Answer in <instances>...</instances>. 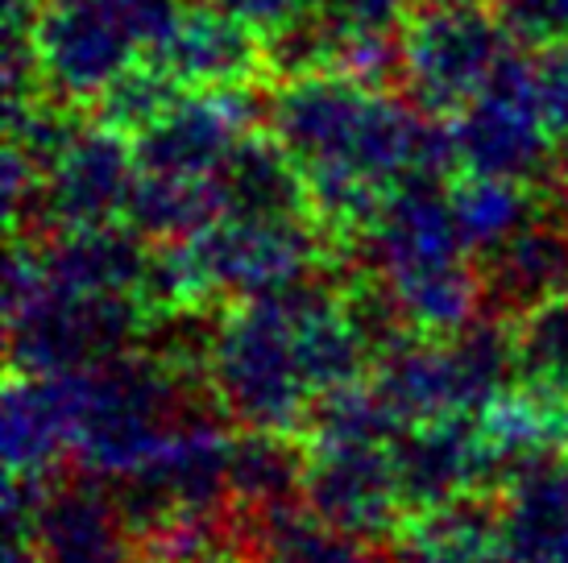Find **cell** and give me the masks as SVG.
I'll list each match as a JSON object with an SVG mask.
<instances>
[{
	"label": "cell",
	"instance_id": "cell-1",
	"mask_svg": "<svg viewBox=\"0 0 568 563\" xmlns=\"http://www.w3.org/2000/svg\"><path fill=\"white\" fill-rule=\"evenodd\" d=\"M262 112L307 178H357L390 191L403 178H444L457 166L453 129L440 116L345 71L286 75Z\"/></svg>",
	"mask_w": 568,
	"mask_h": 563
},
{
	"label": "cell",
	"instance_id": "cell-2",
	"mask_svg": "<svg viewBox=\"0 0 568 563\" xmlns=\"http://www.w3.org/2000/svg\"><path fill=\"white\" fill-rule=\"evenodd\" d=\"M4 328L13 373L67 377L133 352L154 328L142 295H75L42 274L38 249L17 240L4 269Z\"/></svg>",
	"mask_w": 568,
	"mask_h": 563
},
{
	"label": "cell",
	"instance_id": "cell-3",
	"mask_svg": "<svg viewBox=\"0 0 568 563\" xmlns=\"http://www.w3.org/2000/svg\"><path fill=\"white\" fill-rule=\"evenodd\" d=\"M71 390V460L95 481H125L145 469L191 414L183 365L162 352H125L83 373Z\"/></svg>",
	"mask_w": 568,
	"mask_h": 563
},
{
	"label": "cell",
	"instance_id": "cell-4",
	"mask_svg": "<svg viewBox=\"0 0 568 563\" xmlns=\"http://www.w3.org/2000/svg\"><path fill=\"white\" fill-rule=\"evenodd\" d=\"M204 381L216 398V410L237 431H307L316 393L303 381L295 352L291 286L245 298L212 324Z\"/></svg>",
	"mask_w": 568,
	"mask_h": 563
},
{
	"label": "cell",
	"instance_id": "cell-5",
	"mask_svg": "<svg viewBox=\"0 0 568 563\" xmlns=\"http://www.w3.org/2000/svg\"><path fill=\"white\" fill-rule=\"evenodd\" d=\"M374 390L398 419H477L515 386V340L498 315H477L453 336H403L374 360Z\"/></svg>",
	"mask_w": 568,
	"mask_h": 563
},
{
	"label": "cell",
	"instance_id": "cell-6",
	"mask_svg": "<svg viewBox=\"0 0 568 563\" xmlns=\"http://www.w3.org/2000/svg\"><path fill=\"white\" fill-rule=\"evenodd\" d=\"M515 50V33L489 4L427 0L398 33V83L419 112L453 121L486 92Z\"/></svg>",
	"mask_w": 568,
	"mask_h": 563
},
{
	"label": "cell",
	"instance_id": "cell-7",
	"mask_svg": "<svg viewBox=\"0 0 568 563\" xmlns=\"http://www.w3.org/2000/svg\"><path fill=\"white\" fill-rule=\"evenodd\" d=\"M453 150L457 166L469 174L510 178V183H544L556 174V133L544 121L536 92V59L523 47L498 66L486 92L469 100L453 116Z\"/></svg>",
	"mask_w": 568,
	"mask_h": 563
},
{
	"label": "cell",
	"instance_id": "cell-8",
	"mask_svg": "<svg viewBox=\"0 0 568 563\" xmlns=\"http://www.w3.org/2000/svg\"><path fill=\"white\" fill-rule=\"evenodd\" d=\"M229 419L191 410L162 443V452L125 481H112V498L133 526L138 543L154 534L174 514H229V464H233V431Z\"/></svg>",
	"mask_w": 568,
	"mask_h": 563
},
{
	"label": "cell",
	"instance_id": "cell-9",
	"mask_svg": "<svg viewBox=\"0 0 568 563\" xmlns=\"http://www.w3.org/2000/svg\"><path fill=\"white\" fill-rule=\"evenodd\" d=\"M33 54L42 92L59 104H100L116 79H125L145 50L112 0H50L33 13Z\"/></svg>",
	"mask_w": 568,
	"mask_h": 563
},
{
	"label": "cell",
	"instance_id": "cell-10",
	"mask_svg": "<svg viewBox=\"0 0 568 563\" xmlns=\"http://www.w3.org/2000/svg\"><path fill=\"white\" fill-rule=\"evenodd\" d=\"M142 174L133 137L109 121H80L63 150L42 162L38 224L47 233L121 224L133 183Z\"/></svg>",
	"mask_w": 568,
	"mask_h": 563
},
{
	"label": "cell",
	"instance_id": "cell-11",
	"mask_svg": "<svg viewBox=\"0 0 568 563\" xmlns=\"http://www.w3.org/2000/svg\"><path fill=\"white\" fill-rule=\"evenodd\" d=\"M250 88L233 92H200L183 88L171 104L133 133V150L145 174H171V178H212L224 166L245 133H253Z\"/></svg>",
	"mask_w": 568,
	"mask_h": 563
},
{
	"label": "cell",
	"instance_id": "cell-12",
	"mask_svg": "<svg viewBox=\"0 0 568 563\" xmlns=\"http://www.w3.org/2000/svg\"><path fill=\"white\" fill-rule=\"evenodd\" d=\"M303 505L365 543H395L407 522L390 448H307Z\"/></svg>",
	"mask_w": 568,
	"mask_h": 563
},
{
	"label": "cell",
	"instance_id": "cell-13",
	"mask_svg": "<svg viewBox=\"0 0 568 563\" xmlns=\"http://www.w3.org/2000/svg\"><path fill=\"white\" fill-rule=\"evenodd\" d=\"M390 455L407 518L440 510L469 493L498 489V469L477 419L415 422L395 439Z\"/></svg>",
	"mask_w": 568,
	"mask_h": 563
},
{
	"label": "cell",
	"instance_id": "cell-14",
	"mask_svg": "<svg viewBox=\"0 0 568 563\" xmlns=\"http://www.w3.org/2000/svg\"><path fill=\"white\" fill-rule=\"evenodd\" d=\"M42 563H142V543L95 477L54 481L30 526Z\"/></svg>",
	"mask_w": 568,
	"mask_h": 563
},
{
	"label": "cell",
	"instance_id": "cell-15",
	"mask_svg": "<svg viewBox=\"0 0 568 563\" xmlns=\"http://www.w3.org/2000/svg\"><path fill=\"white\" fill-rule=\"evenodd\" d=\"M150 63H159L179 88L233 92V88H253L262 79L270 66V42L266 33L200 0L187 4L174 38Z\"/></svg>",
	"mask_w": 568,
	"mask_h": 563
},
{
	"label": "cell",
	"instance_id": "cell-16",
	"mask_svg": "<svg viewBox=\"0 0 568 563\" xmlns=\"http://www.w3.org/2000/svg\"><path fill=\"white\" fill-rule=\"evenodd\" d=\"M38 249L42 274L75 295H142L154 269V245L121 224L50 233Z\"/></svg>",
	"mask_w": 568,
	"mask_h": 563
},
{
	"label": "cell",
	"instance_id": "cell-17",
	"mask_svg": "<svg viewBox=\"0 0 568 563\" xmlns=\"http://www.w3.org/2000/svg\"><path fill=\"white\" fill-rule=\"evenodd\" d=\"M486 315L519 319L531 307L568 290V224L536 216L510 233L503 245H494L477 257Z\"/></svg>",
	"mask_w": 568,
	"mask_h": 563
},
{
	"label": "cell",
	"instance_id": "cell-18",
	"mask_svg": "<svg viewBox=\"0 0 568 563\" xmlns=\"http://www.w3.org/2000/svg\"><path fill=\"white\" fill-rule=\"evenodd\" d=\"M506 563H568V455L510 477L498 493Z\"/></svg>",
	"mask_w": 568,
	"mask_h": 563
},
{
	"label": "cell",
	"instance_id": "cell-19",
	"mask_svg": "<svg viewBox=\"0 0 568 563\" xmlns=\"http://www.w3.org/2000/svg\"><path fill=\"white\" fill-rule=\"evenodd\" d=\"M224 216H312V187L307 174L274 133H245L212 174Z\"/></svg>",
	"mask_w": 568,
	"mask_h": 563
},
{
	"label": "cell",
	"instance_id": "cell-20",
	"mask_svg": "<svg viewBox=\"0 0 568 563\" xmlns=\"http://www.w3.org/2000/svg\"><path fill=\"white\" fill-rule=\"evenodd\" d=\"M71 455V390L67 377L13 373L4 390V464L26 477H59Z\"/></svg>",
	"mask_w": 568,
	"mask_h": 563
},
{
	"label": "cell",
	"instance_id": "cell-21",
	"mask_svg": "<svg viewBox=\"0 0 568 563\" xmlns=\"http://www.w3.org/2000/svg\"><path fill=\"white\" fill-rule=\"evenodd\" d=\"M390 563H506L498 543V498L469 493L410 514L390 543Z\"/></svg>",
	"mask_w": 568,
	"mask_h": 563
},
{
	"label": "cell",
	"instance_id": "cell-22",
	"mask_svg": "<svg viewBox=\"0 0 568 563\" xmlns=\"http://www.w3.org/2000/svg\"><path fill=\"white\" fill-rule=\"evenodd\" d=\"M237 534L266 563H390V551L320 522L303 501L237 518Z\"/></svg>",
	"mask_w": 568,
	"mask_h": 563
},
{
	"label": "cell",
	"instance_id": "cell-23",
	"mask_svg": "<svg viewBox=\"0 0 568 563\" xmlns=\"http://www.w3.org/2000/svg\"><path fill=\"white\" fill-rule=\"evenodd\" d=\"M307 448L291 431H237L229 464V501L233 514L253 518L278 505L303 501Z\"/></svg>",
	"mask_w": 568,
	"mask_h": 563
},
{
	"label": "cell",
	"instance_id": "cell-24",
	"mask_svg": "<svg viewBox=\"0 0 568 563\" xmlns=\"http://www.w3.org/2000/svg\"><path fill=\"white\" fill-rule=\"evenodd\" d=\"M224 216V204L212 178H171V174H138L125 204V224L145 236L154 249L183 245Z\"/></svg>",
	"mask_w": 568,
	"mask_h": 563
},
{
	"label": "cell",
	"instance_id": "cell-25",
	"mask_svg": "<svg viewBox=\"0 0 568 563\" xmlns=\"http://www.w3.org/2000/svg\"><path fill=\"white\" fill-rule=\"evenodd\" d=\"M448 204L457 216L460 240L469 245L474 257L503 245L510 233H519L523 224L539 216V204L527 183L510 178H489V174H469L448 183Z\"/></svg>",
	"mask_w": 568,
	"mask_h": 563
},
{
	"label": "cell",
	"instance_id": "cell-26",
	"mask_svg": "<svg viewBox=\"0 0 568 563\" xmlns=\"http://www.w3.org/2000/svg\"><path fill=\"white\" fill-rule=\"evenodd\" d=\"M403 431L407 422L374 390V381H357L316 398L307 419V448H395Z\"/></svg>",
	"mask_w": 568,
	"mask_h": 563
},
{
	"label": "cell",
	"instance_id": "cell-27",
	"mask_svg": "<svg viewBox=\"0 0 568 563\" xmlns=\"http://www.w3.org/2000/svg\"><path fill=\"white\" fill-rule=\"evenodd\" d=\"M515 381L536 393L568 398V290L510 319Z\"/></svg>",
	"mask_w": 568,
	"mask_h": 563
},
{
	"label": "cell",
	"instance_id": "cell-28",
	"mask_svg": "<svg viewBox=\"0 0 568 563\" xmlns=\"http://www.w3.org/2000/svg\"><path fill=\"white\" fill-rule=\"evenodd\" d=\"M179 92H183V88H179V83H174L159 63H150V59H145V63H138L125 79H116L109 92L100 95L95 116H100V121H109V125H116V129H125L129 137H133V133L150 125V121H154V116H159V112L166 109Z\"/></svg>",
	"mask_w": 568,
	"mask_h": 563
},
{
	"label": "cell",
	"instance_id": "cell-29",
	"mask_svg": "<svg viewBox=\"0 0 568 563\" xmlns=\"http://www.w3.org/2000/svg\"><path fill=\"white\" fill-rule=\"evenodd\" d=\"M312 13L341 38H398L415 0H316Z\"/></svg>",
	"mask_w": 568,
	"mask_h": 563
},
{
	"label": "cell",
	"instance_id": "cell-30",
	"mask_svg": "<svg viewBox=\"0 0 568 563\" xmlns=\"http://www.w3.org/2000/svg\"><path fill=\"white\" fill-rule=\"evenodd\" d=\"M498 13L523 50L568 42V0H498Z\"/></svg>",
	"mask_w": 568,
	"mask_h": 563
},
{
	"label": "cell",
	"instance_id": "cell-31",
	"mask_svg": "<svg viewBox=\"0 0 568 563\" xmlns=\"http://www.w3.org/2000/svg\"><path fill=\"white\" fill-rule=\"evenodd\" d=\"M536 92L544 121L556 133V141L568 145V42L539 50L536 59Z\"/></svg>",
	"mask_w": 568,
	"mask_h": 563
},
{
	"label": "cell",
	"instance_id": "cell-32",
	"mask_svg": "<svg viewBox=\"0 0 568 563\" xmlns=\"http://www.w3.org/2000/svg\"><path fill=\"white\" fill-rule=\"evenodd\" d=\"M207 4H216L229 17H237L257 33L274 38V33H283L286 25H295V21L312 13L316 0H207Z\"/></svg>",
	"mask_w": 568,
	"mask_h": 563
},
{
	"label": "cell",
	"instance_id": "cell-33",
	"mask_svg": "<svg viewBox=\"0 0 568 563\" xmlns=\"http://www.w3.org/2000/svg\"><path fill=\"white\" fill-rule=\"evenodd\" d=\"M0 563H42V560H38V551H33L30 534L4 531V560Z\"/></svg>",
	"mask_w": 568,
	"mask_h": 563
},
{
	"label": "cell",
	"instance_id": "cell-34",
	"mask_svg": "<svg viewBox=\"0 0 568 563\" xmlns=\"http://www.w3.org/2000/svg\"><path fill=\"white\" fill-rule=\"evenodd\" d=\"M200 563H266V560H262V555H257L253 547H245V543H229V547L204 555Z\"/></svg>",
	"mask_w": 568,
	"mask_h": 563
},
{
	"label": "cell",
	"instance_id": "cell-35",
	"mask_svg": "<svg viewBox=\"0 0 568 563\" xmlns=\"http://www.w3.org/2000/svg\"><path fill=\"white\" fill-rule=\"evenodd\" d=\"M552 187H556V207H560V219L568 224V154L556 162Z\"/></svg>",
	"mask_w": 568,
	"mask_h": 563
},
{
	"label": "cell",
	"instance_id": "cell-36",
	"mask_svg": "<svg viewBox=\"0 0 568 563\" xmlns=\"http://www.w3.org/2000/svg\"><path fill=\"white\" fill-rule=\"evenodd\" d=\"M469 4H489V0H469Z\"/></svg>",
	"mask_w": 568,
	"mask_h": 563
},
{
	"label": "cell",
	"instance_id": "cell-37",
	"mask_svg": "<svg viewBox=\"0 0 568 563\" xmlns=\"http://www.w3.org/2000/svg\"><path fill=\"white\" fill-rule=\"evenodd\" d=\"M33 4H50V0H33Z\"/></svg>",
	"mask_w": 568,
	"mask_h": 563
}]
</instances>
